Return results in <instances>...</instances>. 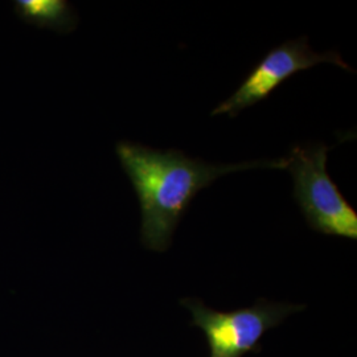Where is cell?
I'll return each mask as SVG.
<instances>
[{
    "label": "cell",
    "mask_w": 357,
    "mask_h": 357,
    "mask_svg": "<svg viewBox=\"0 0 357 357\" xmlns=\"http://www.w3.org/2000/svg\"><path fill=\"white\" fill-rule=\"evenodd\" d=\"M185 305L195 323L206 333L211 357L243 356L257 344L275 314L266 306L217 312L193 301H187Z\"/></svg>",
    "instance_id": "obj_4"
},
{
    "label": "cell",
    "mask_w": 357,
    "mask_h": 357,
    "mask_svg": "<svg viewBox=\"0 0 357 357\" xmlns=\"http://www.w3.org/2000/svg\"><path fill=\"white\" fill-rule=\"evenodd\" d=\"M330 146H294L286 168L294 180V199L308 225L324 234L357 240V212L327 172Z\"/></svg>",
    "instance_id": "obj_2"
},
{
    "label": "cell",
    "mask_w": 357,
    "mask_h": 357,
    "mask_svg": "<svg viewBox=\"0 0 357 357\" xmlns=\"http://www.w3.org/2000/svg\"><path fill=\"white\" fill-rule=\"evenodd\" d=\"M115 153L139 200L142 241L158 252L169 246L174 230L195 196L217 178L252 168H286L284 158L213 165L178 150L162 151L128 141L118 142Z\"/></svg>",
    "instance_id": "obj_1"
},
{
    "label": "cell",
    "mask_w": 357,
    "mask_h": 357,
    "mask_svg": "<svg viewBox=\"0 0 357 357\" xmlns=\"http://www.w3.org/2000/svg\"><path fill=\"white\" fill-rule=\"evenodd\" d=\"M321 63L336 65L348 72L354 70L336 51L326 53L312 51L306 36L287 40L268 52L249 72L240 88L227 101L220 103L212 115L236 116L245 109L266 100L274 90L295 73Z\"/></svg>",
    "instance_id": "obj_3"
},
{
    "label": "cell",
    "mask_w": 357,
    "mask_h": 357,
    "mask_svg": "<svg viewBox=\"0 0 357 357\" xmlns=\"http://www.w3.org/2000/svg\"><path fill=\"white\" fill-rule=\"evenodd\" d=\"M13 6L20 19L38 28H48L61 33L76 28V13L65 0H16Z\"/></svg>",
    "instance_id": "obj_5"
}]
</instances>
